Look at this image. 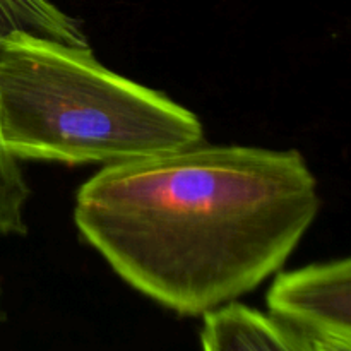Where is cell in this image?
Masks as SVG:
<instances>
[{
	"mask_svg": "<svg viewBox=\"0 0 351 351\" xmlns=\"http://www.w3.org/2000/svg\"><path fill=\"white\" fill-rule=\"evenodd\" d=\"M319 208L300 151L202 141L99 170L75 195L74 223L127 285L194 317L276 273Z\"/></svg>",
	"mask_w": 351,
	"mask_h": 351,
	"instance_id": "obj_1",
	"label": "cell"
},
{
	"mask_svg": "<svg viewBox=\"0 0 351 351\" xmlns=\"http://www.w3.org/2000/svg\"><path fill=\"white\" fill-rule=\"evenodd\" d=\"M0 139L17 161L113 167L194 146L204 129L89 45L12 29L0 34Z\"/></svg>",
	"mask_w": 351,
	"mask_h": 351,
	"instance_id": "obj_2",
	"label": "cell"
},
{
	"mask_svg": "<svg viewBox=\"0 0 351 351\" xmlns=\"http://www.w3.org/2000/svg\"><path fill=\"white\" fill-rule=\"evenodd\" d=\"M267 307L304 339L351 341L350 259L280 273L267 291Z\"/></svg>",
	"mask_w": 351,
	"mask_h": 351,
	"instance_id": "obj_3",
	"label": "cell"
},
{
	"mask_svg": "<svg viewBox=\"0 0 351 351\" xmlns=\"http://www.w3.org/2000/svg\"><path fill=\"white\" fill-rule=\"evenodd\" d=\"M12 29L71 45H89L81 24L51 0H0V34ZM29 194L19 161L0 139V237L26 233L24 209Z\"/></svg>",
	"mask_w": 351,
	"mask_h": 351,
	"instance_id": "obj_4",
	"label": "cell"
},
{
	"mask_svg": "<svg viewBox=\"0 0 351 351\" xmlns=\"http://www.w3.org/2000/svg\"><path fill=\"white\" fill-rule=\"evenodd\" d=\"M202 317V351H312L287 324L239 302Z\"/></svg>",
	"mask_w": 351,
	"mask_h": 351,
	"instance_id": "obj_5",
	"label": "cell"
}]
</instances>
